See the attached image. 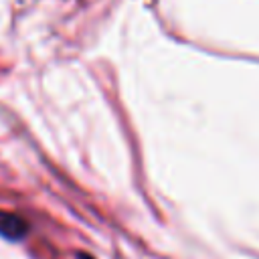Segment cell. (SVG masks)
I'll list each match as a JSON object with an SVG mask.
<instances>
[{
    "label": "cell",
    "mask_w": 259,
    "mask_h": 259,
    "mask_svg": "<svg viewBox=\"0 0 259 259\" xmlns=\"http://www.w3.org/2000/svg\"><path fill=\"white\" fill-rule=\"evenodd\" d=\"M28 233V223L14 214V212H6L0 210V237L8 239V241H18Z\"/></svg>",
    "instance_id": "obj_1"
}]
</instances>
